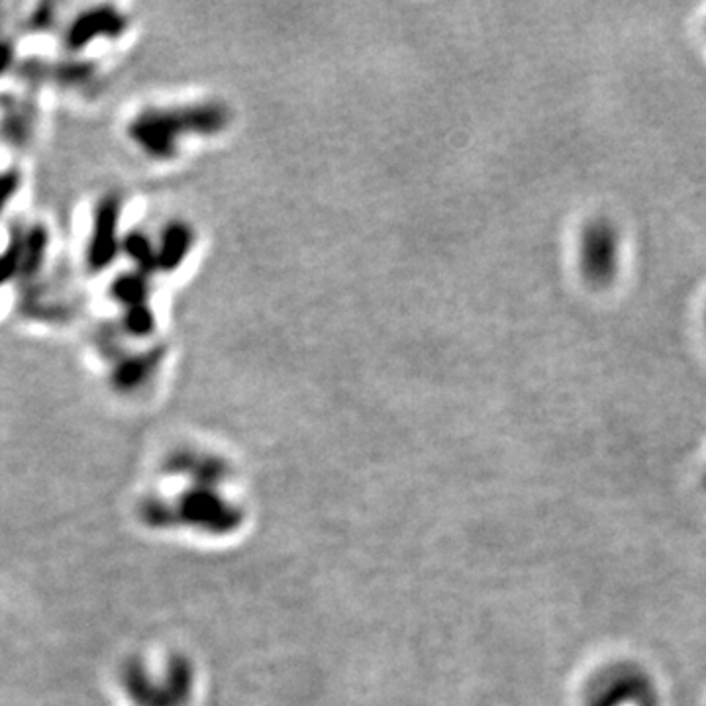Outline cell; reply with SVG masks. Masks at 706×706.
<instances>
[{"instance_id": "obj_1", "label": "cell", "mask_w": 706, "mask_h": 706, "mask_svg": "<svg viewBox=\"0 0 706 706\" xmlns=\"http://www.w3.org/2000/svg\"><path fill=\"white\" fill-rule=\"evenodd\" d=\"M585 706H659L658 688L646 671L621 663L594 678L587 688Z\"/></svg>"}, {"instance_id": "obj_5", "label": "cell", "mask_w": 706, "mask_h": 706, "mask_svg": "<svg viewBox=\"0 0 706 706\" xmlns=\"http://www.w3.org/2000/svg\"><path fill=\"white\" fill-rule=\"evenodd\" d=\"M108 294L113 297V301L126 304V306H141V301L146 299V285L141 281L140 277L136 275H120L111 282Z\"/></svg>"}, {"instance_id": "obj_4", "label": "cell", "mask_w": 706, "mask_h": 706, "mask_svg": "<svg viewBox=\"0 0 706 706\" xmlns=\"http://www.w3.org/2000/svg\"><path fill=\"white\" fill-rule=\"evenodd\" d=\"M49 252V230L44 224H34L22 234V259L20 281H30L42 271Z\"/></svg>"}, {"instance_id": "obj_2", "label": "cell", "mask_w": 706, "mask_h": 706, "mask_svg": "<svg viewBox=\"0 0 706 706\" xmlns=\"http://www.w3.org/2000/svg\"><path fill=\"white\" fill-rule=\"evenodd\" d=\"M118 222L120 200L113 195L99 200L93 210V222L85 245V265L91 274H103L118 254Z\"/></svg>"}, {"instance_id": "obj_3", "label": "cell", "mask_w": 706, "mask_h": 706, "mask_svg": "<svg viewBox=\"0 0 706 706\" xmlns=\"http://www.w3.org/2000/svg\"><path fill=\"white\" fill-rule=\"evenodd\" d=\"M120 30V16L113 9H89L69 22L63 44L69 51H81L96 39L111 38Z\"/></svg>"}, {"instance_id": "obj_8", "label": "cell", "mask_w": 706, "mask_h": 706, "mask_svg": "<svg viewBox=\"0 0 706 706\" xmlns=\"http://www.w3.org/2000/svg\"><path fill=\"white\" fill-rule=\"evenodd\" d=\"M86 71H89V67L83 66L81 61H69L66 66H61L57 79L66 85H79L85 79Z\"/></svg>"}, {"instance_id": "obj_6", "label": "cell", "mask_w": 706, "mask_h": 706, "mask_svg": "<svg viewBox=\"0 0 706 706\" xmlns=\"http://www.w3.org/2000/svg\"><path fill=\"white\" fill-rule=\"evenodd\" d=\"M22 259V234L12 235L0 254V289L10 281L19 279Z\"/></svg>"}, {"instance_id": "obj_9", "label": "cell", "mask_w": 706, "mask_h": 706, "mask_svg": "<svg viewBox=\"0 0 706 706\" xmlns=\"http://www.w3.org/2000/svg\"><path fill=\"white\" fill-rule=\"evenodd\" d=\"M14 63H16L14 44L0 34V77L7 76Z\"/></svg>"}, {"instance_id": "obj_7", "label": "cell", "mask_w": 706, "mask_h": 706, "mask_svg": "<svg viewBox=\"0 0 706 706\" xmlns=\"http://www.w3.org/2000/svg\"><path fill=\"white\" fill-rule=\"evenodd\" d=\"M22 177L16 170L0 171V217L9 208L12 198L19 195Z\"/></svg>"}]
</instances>
